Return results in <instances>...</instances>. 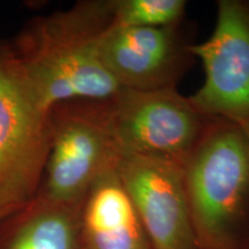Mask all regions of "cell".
<instances>
[{
    "mask_svg": "<svg viewBox=\"0 0 249 249\" xmlns=\"http://www.w3.org/2000/svg\"><path fill=\"white\" fill-rule=\"evenodd\" d=\"M50 111L4 42L0 50V208L20 207L38 192L51 139Z\"/></svg>",
    "mask_w": 249,
    "mask_h": 249,
    "instance_id": "277c9868",
    "label": "cell"
},
{
    "mask_svg": "<svg viewBox=\"0 0 249 249\" xmlns=\"http://www.w3.org/2000/svg\"><path fill=\"white\" fill-rule=\"evenodd\" d=\"M107 119L119 154L182 166L213 118L178 89H121L107 101Z\"/></svg>",
    "mask_w": 249,
    "mask_h": 249,
    "instance_id": "5b68a950",
    "label": "cell"
},
{
    "mask_svg": "<svg viewBox=\"0 0 249 249\" xmlns=\"http://www.w3.org/2000/svg\"><path fill=\"white\" fill-rule=\"evenodd\" d=\"M111 18V0H81L31 18L6 42L24 79L50 110L76 99L107 101L121 90L99 50Z\"/></svg>",
    "mask_w": 249,
    "mask_h": 249,
    "instance_id": "6da1fadb",
    "label": "cell"
},
{
    "mask_svg": "<svg viewBox=\"0 0 249 249\" xmlns=\"http://www.w3.org/2000/svg\"><path fill=\"white\" fill-rule=\"evenodd\" d=\"M241 249H249V242H248V244H247V245H246V246H245V247H242Z\"/></svg>",
    "mask_w": 249,
    "mask_h": 249,
    "instance_id": "5bb4252c",
    "label": "cell"
},
{
    "mask_svg": "<svg viewBox=\"0 0 249 249\" xmlns=\"http://www.w3.org/2000/svg\"><path fill=\"white\" fill-rule=\"evenodd\" d=\"M117 170L151 249H198L181 166L156 158L119 154Z\"/></svg>",
    "mask_w": 249,
    "mask_h": 249,
    "instance_id": "ba28073f",
    "label": "cell"
},
{
    "mask_svg": "<svg viewBox=\"0 0 249 249\" xmlns=\"http://www.w3.org/2000/svg\"><path fill=\"white\" fill-rule=\"evenodd\" d=\"M107 101L76 99L51 108L49 155L36 195L81 204L96 180L116 166L119 151L108 126Z\"/></svg>",
    "mask_w": 249,
    "mask_h": 249,
    "instance_id": "3957f363",
    "label": "cell"
},
{
    "mask_svg": "<svg viewBox=\"0 0 249 249\" xmlns=\"http://www.w3.org/2000/svg\"><path fill=\"white\" fill-rule=\"evenodd\" d=\"M80 249H151L117 165L96 180L82 202Z\"/></svg>",
    "mask_w": 249,
    "mask_h": 249,
    "instance_id": "9c48e42d",
    "label": "cell"
},
{
    "mask_svg": "<svg viewBox=\"0 0 249 249\" xmlns=\"http://www.w3.org/2000/svg\"><path fill=\"white\" fill-rule=\"evenodd\" d=\"M185 0H111V26L169 28L185 18Z\"/></svg>",
    "mask_w": 249,
    "mask_h": 249,
    "instance_id": "8fae6325",
    "label": "cell"
},
{
    "mask_svg": "<svg viewBox=\"0 0 249 249\" xmlns=\"http://www.w3.org/2000/svg\"><path fill=\"white\" fill-rule=\"evenodd\" d=\"M240 126L242 127V129H244L245 135H246V138H247V141H248V144H249V120L246 121L245 124H240Z\"/></svg>",
    "mask_w": 249,
    "mask_h": 249,
    "instance_id": "7c38bea8",
    "label": "cell"
},
{
    "mask_svg": "<svg viewBox=\"0 0 249 249\" xmlns=\"http://www.w3.org/2000/svg\"><path fill=\"white\" fill-rule=\"evenodd\" d=\"M2 44H4V42H1V40H0V50H1V48H2Z\"/></svg>",
    "mask_w": 249,
    "mask_h": 249,
    "instance_id": "9a60e30c",
    "label": "cell"
},
{
    "mask_svg": "<svg viewBox=\"0 0 249 249\" xmlns=\"http://www.w3.org/2000/svg\"><path fill=\"white\" fill-rule=\"evenodd\" d=\"M181 26V24H180ZM180 26L133 28L111 26L99 50L105 67L121 89H176L195 60Z\"/></svg>",
    "mask_w": 249,
    "mask_h": 249,
    "instance_id": "52a82bcc",
    "label": "cell"
},
{
    "mask_svg": "<svg viewBox=\"0 0 249 249\" xmlns=\"http://www.w3.org/2000/svg\"><path fill=\"white\" fill-rule=\"evenodd\" d=\"M14 209H17V208H0V218L4 217L5 214H7L9 213V211H12Z\"/></svg>",
    "mask_w": 249,
    "mask_h": 249,
    "instance_id": "4fadbf2b",
    "label": "cell"
},
{
    "mask_svg": "<svg viewBox=\"0 0 249 249\" xmlns=\"http://www.w3.org/2000/svg\"><path fill=\"white\" fill-rule=\"evenodd\" d=\"M198 249L249 242V144L240 124L213 118L181 166Z\"/></svg>",
    "mask_w": 249,
    "mask_h": 249,
    "instance_id": "7a4b0ae2",
    "label": "cell"
},
{
    "mask_svg": "<svg viewBox=\"0 0 249 249\" xmlns=\"http://www.w3.org/2000/svg\"><path fill=\"white\" fill-rule=\"evenodd\" d=\"M81 207L36 195L0 218V249H80Z\"/></svg>",
    "mask_w": 249,
    "mask_h": 249,
    "instance_id": "30bf717a",
    "label": "cell"
},
{
    "mask_svg": "<svg viewBox=\"0 0 249 249\" xmlns=\"http://www.w3.org/2000/svg\"><path fill=\"white\" fill-rule=\"evenodd\" d=\"M204 81L189 96L208 118L238 124L249 120V0H219L211 35L192 44Z\"/></svg>",
    "mask_w": 249,
    "mask_h": 249,
    "instance_id": "8992f818",
    "label": "cell"
}]
</instances>
